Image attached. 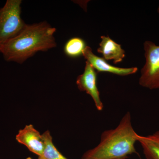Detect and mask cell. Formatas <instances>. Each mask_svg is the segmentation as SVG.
<instances>
[{"label":"cell","instance_id":"2","mask_svg":"<svg viewBox=\"0 0 159 159\" xmlns=\"http://www.w3.org/2000/svg\"><path fill=\"white\" fill-rule=\"evenodd\" d=\"M137 134L130 113L127 112L116 128L103 131L96 147L87 151L81 159H124L136 153Z\"/></svg>","mask_w":159,"mask_h":159},{"label":"cell","instance_id":"6","mask_svg":"<svg viewBox=\"0 0 159 159\" xmlns=\"http://www.w3.org/2000/svg\"><path fill=\"white\" fill-rule=\"evenodd\" d=\"M20 144L25 145L30 151L38 156L41 155L45 148V143L42 135L31 124L26 125L20 129L16 137Z\"/></svg>","mask_w":159,"mask_h":159},{"label":"cell","instance_id":"12","mask_svg":"<svg viewBox=\"0 0 159 159\" xmlns=\"http://www.w3.org/2000/svg\"><path fill=\"white\" fill-rule=\"evenodd\" d=\"M25 159H33L32 158H31V157H28L26 158Z\"/></svg>","mask_w":159,"mask_h":159},{"label":"cell","instance_id":"4","mask_svg":"<svg viewBox=\"0 0 159 159\" xmlns=\"http://www.w3.org/2000/svg\"><path fill=\"white\" fill-rule=\"evenodd\" d=\"M144 49L145 62L141 70L139 84L151 90L159 89V46L146 41Z\"/></svg>","mask_w":159,"mask_h":159},{"label":"cell","instance_id":"1","mask_svg":"<svg viewBox=\"0 0 159 159\" xmlns=\"http://www.w3.org/2000/svg\"><path fill=\"white\" fill-rule=\"evenodd\" d=\"M56 29L47 22L26 24L24 29L1 49L5 60L22 64L39 51L55 48Z\"/></svg>","mask_w":159,"mask_h":159},{"label":"cell","instance_id":"11","mask_svg":"<svg viewBox=\"0 0 159 159\" xmlns=\"http://www.w3.org/2000/svg\"><path fill=\"white\" fill-rule=\"evenodd\" d=\"M86 43L84 41L79 37H73L67 41L64 47V51L67 56L76 58L82 55L85 50Z\"/></svg>","mask_w":159,"mask_h":159},{"label":"cell","instance_id":"14","mask_svg":"<svg viewBox=\"0 0 159 159\" xmlns=\"http://www.w3.org/2000/svg\"></svg>","mask_w":159,"mask_h":159},{"label":"cell","instance_id":"10","mask_svg":"<svg viewBox=\"0 0 159 159\" xmlns=\"http://www.w3.org/2000/svg\"><path fill=\"white\" fill-rule=\"evenodd\" d=\"M42 135L45 143V148L42 154L38 157L37 159H69L55 147L50 131H46Z\"/></svg>","mask_w":159,"mask_h":159},{"label":"cell","instance_id":"13","mask_svg":"<svg viewBox=\"0 0 159 159\" xmlns=\"http://www.w3.org/2000/svg\"><path fill=\"white\" fill-rule=\"evenodd\" d=\"M158 12L159 13V7L158 9Z\"/></svg>","mask_w":159,"mask_h":159},{"label":"cell","instance_id":"7","mask_svg":"<svg viewBox=\"0 0 159 159\" xmlns=\"http://www.w3.org/2000/svg\"><path fill=\"white\" fill-rule=\"evenodd\" d=\"M83 56L98 72H107L119 76H125L135 74L138 71L137 67L122 68L111 65L105 59L98 57L93 53L92 49L89 46L86 47L83 53Z\"/></svg>","mask_w":159,"mask_h":159},{"label":"cell","instance_id":"8","mask_svg":"<svg viewBox=\"0 0 159 159\" xmlns=\"http://www.w3.org/2000/svg\"><path fill=\"white\" fill-rule=\"evenodd\" d=\"M98 53L102 54L106 61L113 60L115 64L121 62L125 57V51L121 48V45L117 43L108 36H101Z\"/></svg>","mask_w":159,"mask_h":159},{"label":"cell","instance_id":"5","mask_svg":"<svg viewBox=\"0 0 159 159\" xmlns=\"http://www.w3.org/2000/svg\"><path fill=\"white\" fill-rule=\"evenodd\" d=\"M76 84L80 90L91 96L97 110H103V104L97 86V73L88 61H86L83 73L77 77Z\"/></svg>","mask_w":159,"mask_h":159},{"label":"cell","instance_id":"3","mask_svg":"<svg viewBox=\"0 0 159 159\" xmlns=\"http://www.w3.org/2000/svg\"><path fill=\"white\" fill-rule=\"evenodd\" d=\"M21 0H7L0 8V51L26 26L21 18Z\"/></svg>","mask_w":159,"mask_h":159},{"label":"cell","instance_id":"9","mask_svg":"<svg viewBox=\"0 0 159 159\" xmlns=\"http://www.w3.org/2000/svg\"><path fill=\"white\" fill-rule=\"evenodd\" d=\"M138 142L146 159H159V130L147 136L138 135Z\"/></svg>","mask_w":159,"mask_h":159}]
</instances>
